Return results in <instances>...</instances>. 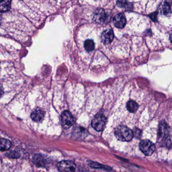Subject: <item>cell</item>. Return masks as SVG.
Segmentation results:
<instances>
[{
  "mask_svg": "<svg viewBox=\"0 0 172 172\" xmlns=\"http://www.w3.org/2000/svg\"><path fill=\"white\" fill-rule=\"evenodd\" d=\"M115 134L117 138L122 141H129L133 137L132 131L123 125H120L116 127Z\"/></svg>",
  "mask_w": 172,
  "mask_h": 172,
  "instance_id": "6da1fadb",
  "label": "cell"
},
{
  "mask_svg": "<svg viewBox=\"0 0 172 172\" xmlns=\"http://www.w3.org/2000/svg\"><path fill=\"white\" fill-rule=\"evenodd\" d=\"M106 121V118L102 114H97L92 120L91 126L95 130L102 131L105 127Z\"/></svg>",
  "mask_w": 172,
  "mask_h": 172,
  "instance_id": "7a4b0ae2",
  "label": "cell"
},
{
  "mask_svg": "<svg viewBox=\"0 0 172 172\" xmlns=\"http://www.w3.org/2000/svg\"><path fill=\"white\" fill-rule=\"evenodd\" d=\"M61 122L62 126L65 129H68L74 123L72 114L68 111H65L61 115Z\"/></svg>",
  "mask_w": 172,
  "mask_h": 172,
  "instance_id": "3957f363",
  "label": "cell"
},
{
  "mask_svg": "<svg viewBox=\"0 0 172 172\" xmlns=\"http://www.w3.org/2000/svg\"><path fill=\"white\" fill-rule=\"evenodd\" d=\"M139 147L145 156H150L155 151V145L149 140H142L139 144Z\"/></svg>",
  "mask_w": 172,
  "mask_h": 172,
  "instance_id": "277c9868",
  "label": "cell"
},
{
  "mask_svg": "<svg viewBox=\"0 0 172 172\" xmlns=\"http://www.w3.org/2000/svg\"><path fill=\"white\" fill-rule=\"evenodd\" d=\"M76 167L75 163L71 161H61L58 165V168L60 172H74Z\"/></svg>",
  "mask_w": 172,
  "mask_h": 172,
  "instance_id": "5b68a950",
  "label": "cell"
},
{
  "mask_svg": "<svg viewBox=\"0 0 172 172\" xmlns=\"http://www.w3.org/2000/svg\"><path fill=\"white\" fill-rule=\"evenodd\" d=\"M93 20L98 24L104 22L105 19V13L104 10L102 8H97L93 14Z\"/></svg>",
  "mask_w": 172,
  "mask_h": 172,
  "instance_id": "8992f818",
  "label": "cell"
},
{
  "mask_svg": "<svg viewBox=\"0 0 172 172\" xmlns=\"http://www.w3.org/2000/svg\"><path fill=\"white\" fill-rule=\"evenodd\" d=\"M114 24L118 28H123L126 25V18L124 14L121 13L117 14L113 18Z\"/></svg>",
  "mask_w": 172,
  "mask_h": 172,
  "instance_id": "52a82bcc",
  "label": "cell"
},
{
  "mask_svg": "<svg viewBox=\"0 0 172 172\" xmlns=\"http://www.w3.org/2000/svg\"><path fill=\"white\" fill-rule=\"evenodd\" d=\"M114 38V34L113 31L108 29L105 30L102 32L100 37L101 41L104 44H109L113 41Z\"/></svg>",
  "mask_w": 172,
  "mask_h": 172,
  "instance_id": "ba28073f",
  "label": "cell"
},
{
  "mask_svg": "<svg viewBox=\"0 0 172 172\" xmlns=\"http://www.w3.org/2000/svg\"><path fill=\"white\" fill-rule=\"evenodd\" d=\"M169 133V127L164 122H162L159 124V138L165 139L167 137Z\"/></svg>",
  "mask_w": 172,
  "mask_h": 172,
  "instance_id": "9c48e42d",
  "label": "cell"
},
{
  "mask_svg": "<svg viewBox=\"0 0 172 172\" xmlns=\"http://www.w3.org/2000/svg\"><path fill=\"white\" fill-rule=\"evenodd\" d=\"M45 113L41 108H37L31 114V118L35 122H40L43 119Z\"/></svg>",
  "mask_w": 172,
  "mask_h": 172,
  "instance_id": "30bf717a",
  "label": "cell"
},
{
  "mask_svg": "<svg viewBox=\"0 0 172 172\" xmlns=\"http://www.w3.org/2000/svg\"><path fill=\"white\" fill-rule=\"evenodd\" d=\"M33 162L38 167H45L46 161L43 156L35 155L33 157Z\"/></svg>",
  "mask_w": 172,
  "mask_h": 172,
  "instance_id": "8fae6325",
  "label": "cell"
},
{
  "mask_svg": "<svg viewBox=\"0 0 172 172\" xmlns=\"http://www.w3.org/2000/svg\"><path fill=\"white\" fill-rule=\"evenodd\" d=\"M159 11L161 14L164 16H169L172 12L170 5L165 2H163L159 6Z\"/></svg>",
  "mask_w": 172,
  "mask_h": 172,
  "instance_id": "7c38bea8",
  "label": "cell"
},
{
  "mask_svg": "<svg viewBox=\"0 0 172 172\" xmlns=\"http://www.w3.org/2000/svg\"><path fill=\"white\" fill-rule=\"evenodd\" d=\"M139 108L138 104L133 100H130L127 104V108L128 111L131 113L135 112Z\"/></svg>",
  "mask_w": 172,
  "mask_h": 172,
  "instance_id": "4fadbf2b",
  "label": "cell"
},
{
  "mask_svg": "<svg viewBox=\"0 0 172 172\" xmlns=\"http://www.w3.org/2000/svg\"><path fill=\"white\" fill-rule=\"evenodd\" d=\"M11 147V143L6 139L2 138L1 140V150L5 151L9 150Z\"/></svg>",
  "mask_w": 172,
  "mask_h": 172,
  "instance_id": "5bb4252c",
  "label": "cell"
},
{
  "mask_svg": "<svg viewBox=\"0 0 172 172\" xmlns=\"http://www.w3.org/2000/svg\"><path fill=\"white\" fill-rule=\"evenodd\" d=\"M84 47H85V50L87 51H92L95 48V43L93 40H87L85 41V43H84Z\"/></svg>",
  "mask_w": 172,
  "mask_h": 172,
  "instance_id": "9a60e30c",
  "label": "cell"
},
{
  "mask_svg": "<svg viewBox=\"0 0 172 172\" xmlns=\"http://www.w3.org/2000/svg\"><path fill=\"white\" fill-rule=\"evenodd\" d=\"M11 5V1H1V12H6L10 9Z\"/></svg>",
  "mask_w": 172,
  "mask_h": 172,
  "instance_id": "2e32d148",
  "label": "cell"
},
{
  "mask_svg": "<svg viewBox=\"0 0 172 172\" xmlns=\"http://www.w3.org/2000/svg\"><path fill=\"white\" fill-rule=\"evenodd\" d=\"M89 165L92 167H94L95 168H103V169H108V167H107L106 166H104V165H101L99 164L98 163H95L94 162H90L89 163Z\"/></svg>",
  "mask_w": 172,
  "mask_h": 172,
  "instance_id": "e0dca14e",
  "label": "cell"
},
{
  "mask_svg": "<svg viewBox=\"0 0 172 172\" xmlns=\"http://www.w3.org/2000/svg\"><path fill=\"white\" fill-rule=\"evenodd\" d=\"M7 155L10 158H13V159H17L19 157V153L15 151H10L9 153H7Z\"/></svg>",
  "mask_w": 172,
  "mask_h": 172,
  "instance_id": "ac0fdd59",
  "label": "cell"
},
{
  "mask_svg": "<svg viewBox=\"0 0 172 172\" xmlns=\"http://www.w3.org/2000/svg\"><path fill=\"white\" fill-rule=\"evenodd\" d=\"M157 16H158L157 12H153V13H150L149 15V17H150V18L153 21H156L157 20Z\"/></svg>",
  "mask_w": 172,
  "mask_h": 172,
  "instance_id": "d6986e66",
  "label": "cell"
},
{
  "mask_svg": "<svg viewBox=\"0 0 172 172\" xmlns=\"http://www.w3.org/2000/svg\"><path fill=\"white\" fill-rule=\"evenodd\" d=\"M125 3H127L126 1H118L117 2V5L120 7H123L125 6Z\"/></svg>",
  "mask_w": 172,
  "mask_h": 172,
  "instance_id": "ffe728a7",
  "label": "cell"
},
{
  "mask_svg": "<svg viewBox=\"0 0 172 172\" xmlns=\"http://www.w3.org/2000/svg\"><path fill=\"white\" fill-rule=\"evenodd\" d=\"M170 40L171 42L172 43V34L170 36Z\"/></svg>",
  "mask_w": 172,
  "mask_h": 172,
  "instance_id": "44dd1931",
  "label": "cell"
}]
</instances>
